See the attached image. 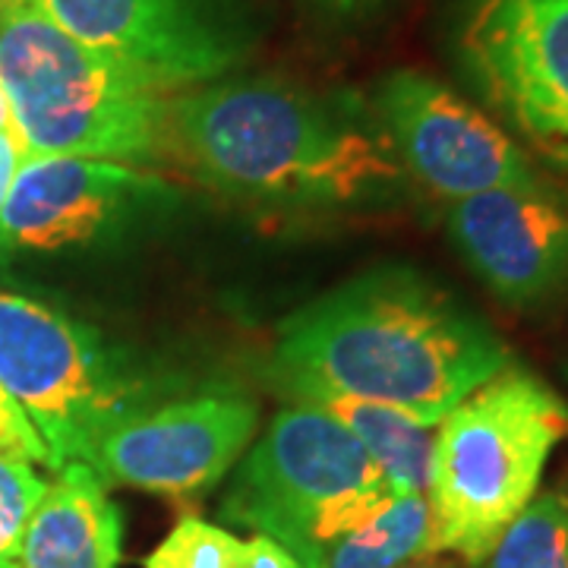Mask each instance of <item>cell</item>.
<instances>
[{
	"label": "cell",
	"instance_id": "1",
	"mask_svg": "<svg viewBox=\"0 0 568 568\" xmlns=\"http://www.w3.org/2000/svg\"><path fill=\"white\" fill-rule=\"evenodd\" d=\"M508 364L506 342L448 287L383 265L291 313L268 379L301 405L357 398L436 426Z\"/></svg>",
	"mask_w": 568,
	"mask_h": 568
},
{
	"label": "cell",
	"instance_id": "2",
	"mask_svg": "<svg viewBox=\"0 0 568 568\" xmlns=\"http://www.w3.org/2000/svg\"><path fill=\"white\" fill-rule=\"evenodd\" d=\"M171 142L196 181L278 212L388 205L407 183L373 104L272 77H224L174 95Z\"/></svg>",
	"mask_w": 568,
	"mask_h": 568
},
{
	"label": "cell",
	"instance_id": "3",
	"mask_svg": "<svg viewBox=\"0 0 568 568\" xmlns=\"http://www.w3.org/2000/svg\"><path fill=\"white\" fill-rule=\"evenodd\" d=\"M0 92L29 155H80L142 171L174 162L178 92L73 39L36 0H0Z\"/></svg>",
	"mask_w": 568,
	"mask_h": 568
},
{
	"label": "cell",
	"instance_id": "4",
	"mask_svg": "<svg viewBox=\"0 0 568 568\" xmlns=\"http://www.w3.org/2000/svg\"><path fill=\"white\" fill-rule=\"evenodd\" d=\"M568 439V405L521 366L508 364L436 429L426 503L433 552L484 562L537 496L552 448Z\"/></svg>",
	"mask_w": 568,
	"mask_h": 568
},
{
	"label": "cell",
	"instance_id": "5",
	"mask_svg": "<svg viewBox=\"0 0 568 568\" xmlns=\"http://www.w3.org/2000/svg\"><path fill=\"white\" fill-rule=\"evenodd\" d=\"M366 448L316 405L278 410L219 503L224 525L282 544L304 568L395 499Z\"/></svg>",
	"mask_w": 568,
	"mask_h": 568
},
{
	"label": "cell",
	"instance_id": "6",
	"mask_svg": "<svg viewBox=\"0 0 568 568\" xmlns=\"http://www.w3.org/2000/svg\"><path fill=\"white\" fill-rule=\"evenodd\" d=\"M168 386L99 328L0 291V388L26 410L58 467L85 465L104 433L159 405Z\"/></svg>",
	"mask_w": 568,
	"mask_h": 568
},
{
	"label": "cell",
	"instance_id": "7",
	"mask_svg": "<svg viewBox=\"0 0 568 568\" xmlns=\"http://www.w3.org/2000/svg\"><path fill=\"white\" fill-rule=\"evenodd\" d=\"M452 54L518 145L568 174V0H458Z\"/></svg>",
	"mask_w": 568,
	"mask_h": 568
},
{
	"label": "cell",
	"instance_id": "8",
	"mask_svg": "<svg viewBox=\"0 0 568 568\" xmlns=\"http://www.w3.org/2000/svg\"><path fill=\"white\" fill-rule=\"evenodd\" d=\"M82 44L171 92L224 80L250 61L260 22L250 0H36Z\"/></svg>",
	"mask_w": 568,
	"mask_h": 568
},
{
	"label": "cell",
	"instance_id": "9",
	"mask_svg": "<svg viewBox=\"0 0 568 568\" xmlns=\"http://www.w3.org/2000/svg\"><path fill=\"white\" fill-rule=\"evenodd\" d=\"M373 111L407 178L436 200L462 203L487 190L544 183L503 123L424 70L383 77Z\"/></svg>",
	"mask_w": 568,
	"mask_h": 568
},
{
	"label": "cell",
	"instance_id": "10",
	"mask_svg": "<svg viewBox=\"0 0 568 568\" xmlns=\"http://www.w3.org/2000/svg\"><path fill=\"white\" fill-rule=\"evenodd\" d=\"M256 429L260 410L246 395L205 388L126 417L104 433L85 465L104 487L186 499L215 487L244 458Z\"/></svg>",
	"mask_w": 568,
	"mask_h": 568
},
{
	"label": "cell",
	"instance_id": "11",
	"mask_svg": "<svg viewBox=\"0 0 568 568\" xmlns=\"http://www.w3.org/2000/svg\"><path fill=\"white\" fill-rule=\"evenodd\" d=\"M178 196L159 171L80 155H26L0 215V253L99 244Z\"/></svg>",
	"mask_w": 568,
	"mask_h": 568
},
{
	"label": "cell",
	"instance_id": "12",
	"mask_svg": "<svg viewBox=\"0 0 568 568\" xmlns=\"http://www.w3.org/2000/svg\"><path fill=\"white\" fill-rule=\"evenodd\" d=\"M448 234L467 268L511 310H534L568 291V205L544 183L452 203Z\"/></svg>",
	"mask_w": 568,
	"mask_h": 568
},
{
	"label": "cell",
	"instance_id": "13",
	"mask_svg": "<svg viewBox=\"0 0 568 568\" xmlns=\"http://www.w3.org/2000/svg\"><path fill=\"white\" fill-rule=\"evenodd\" d=\"M121 508L92 467L67 462L26 525L20 568H121Z\"/></svg>",
	"mask_w": 568,
	"mask_h": 568
},
{
	"label": "cell",
	"instance_id": "14",
	"mask_svg": "<svg viewBox=\"0 0 568 568\" xmlns=\"http://www.w3.org/2000/svg\"><path fill=\"white\" fill-rule=\"evenodd\" d=\"M313 405L332 414L366 448L373 465L383 470L392 493L426 496L436 426L420 424L395 407L357 402V398H323Z\"/></svg>",
	"mask_w": 568,
	"mask_h": 568
},
{
	"label": "cell",
	"instance_id": "15",
	"mask_svg": "<svg viewBox=\"0 0 568 568\" xmlns=\"http://www.w3.org/2000/svg\"><path fill=\"white\" fill-rule=\"evenodd\" d=\"M433 552L426 496H395L373 521L325 549L313 568H402Z\"/></svg>",
	"mask_w": 568,
	"mask_h": 568
},
{
	"label": "cell",
	"instance_id": "16",
	"mask_svg": "<svg viewBox=\"0 0 568 568\" xmlns=\"http://www.w3.org/2000/svg\"><path fill=\"white\" fill-rule=\"evenodd\" d=\"M474 568H568V503L562 493L534 496L496 547Z\"/></svg>",
	"mask_w": 568,
	"mask_h": 568
},
{
	"label": "cell",
	"instance_id": "17",
	"mask_svg": "<svg viewBox=\"0 0 568 568\" xmlns=\"http://www.w3.org/2000/svg\"><path fill=\"white\" fill-rule=\"evenodd\" d=\"M244 540L205 518L186 515L159 547L149 552L145 568H241Z\"/></svg>",
	"mask_w": 568,
	"mask_h": 568
},
{
	"label": "cell",
	"instance_id": "18",
	"mask_svg": "<svg viewBox=\"0 0 568 568\" xmlns=\"http://www.w3.org/2000/svg\"><path fill=\"white\" fill-rule=\"evenodd\" d=\"M44 489L48 484L29 462L0 455V568H20L22 534Z\"/></svg>",
	"mask_w": 568,
	"mask_h": 568
},
{
	"label": "cell",
	"instance_id": "19",
	"mask_svg": "<svg viewBox=\"0 0 568 568\" xmlns=\"http://www.w3.org/2000/svg\"><path fill=\"white\" fill-rule=\"evenodd\" d=\"M0 455L3 458H17V462H36V465L48 467V470H61L54 455L48 452L44 439L39 436V429L32 426V420L3 388H0Z\"/></svg>",
	"mask_w": 568,
	"mask_h": 568
},
{
	"label": "cell",
	"instance_id": "20",
	"mask_svg": "<svg viewBox=\"0 0 568 568\" xmlns=\"http://www.w3.org/2000/svg\"><path fill=\"white\" fill-rule=\"evenodd\" d=\"M306 7L328 26H364L383 17L395 0H304Z\"/></svg>",
	"mask_w": 568,
	"mask_h": 568
},
{
	"label": "cell",
	"instance_id": "21",
	"mask_svg": "<svg viewBox=\"0 0 568 568\" xmlns=\"http://www.w3.org/2000/svg\"><path fill=\"white\" fill-rule=\"evenodd\" d=\"M26 145H22V136L17 133V126H3L0 130V215H3V205H7V196H10V186H13V178H17V168L26 159Z\"/></svg>",
	"mask_w": 568,
	"mask_h": 568
},
{
	"label": "cell",
	"instance_id": "22",
	"mask_svg": "<svg viewBox=\"0 0 568 568\" xmlns=\"http://www.w3.org/2000/svg\"><path fill=\"white\" fill-rule=\"evenodd\" d=\"M241 568H304L282 544L268 540L253 534L250 540H244V562Z\"/></svg>",
	"mask_w": 568,
	"mask_h": 568
},
{
	"label": "cell",
	"instance_id": "23",
	"mask_svg": "<svg viewBox=\"0 0 568 568\" xmlns=\"http://www.w3.org/2000/svg\"><path fill=\"white\" fill-rule=\"evenodd\" d=\"M402 568H467L462 559H448L443 552H429V556H420V559H414V562H407Z\"/></svg>",
	"mask_w": 568,
	"mask_h": 568
},
{
	"label": "cell",
	"instance_id": "24",
	"mask_svg": "<svg viewBox=\"0 0 568 568\" xmlns=\"http://www.w3.org/2000/svg\"><path fill=\"white\" fill-rule=\"evenodd\" d=\"M10 104H7V99H3V92H0V130L3 126H10Z\"/></svg>",
	"mask_w": 568,
	"mask_h": 568
},
{
	"label": "cell",
	"instance_id": "25",
	"mask_svg": "<svg viewBox=\"0 0 568 568\" xmlns=\"http://www.w3.org/2000/svg\"><path fill=\"white\" fill-rule=\"evenodd\" d=\"M566 503H568V499H566Z\"/></svg>",
	"mask_w": 568,
	"mask_h": 568
}]
</instances>
